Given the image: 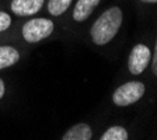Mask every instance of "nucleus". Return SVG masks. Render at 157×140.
Masks as SVG:
<instances>
[{"mask_svg":"<svg viewBox=\"0 0 157 140\" xmlns=\"http://www.w3.org/2000/svg\"><path fill=\"white\" fill-rule=\"evenodd\" d=\"M122 24V11L119 7H111L101 14L91 27V38L97 45H105L117 35Z\"/></svg>","mask_w":157,"mask_h":140,"instance_id":"nucleus-1","label":"nucleus"},{"mask_svg":"<svg viewBox=\"0 0 157 140\" xmlns=\"http://www.w3.org/2000/svg\"><path fill=\"white\" fill-rule=\"evenodd\" d=\"M53 23L48 18H34L23 27V36L27 42L35 44L52 34Z\"/></svg>","mask_w":157,"mask_h":140,"instance_id":"nucleus-2","label":"nucleus"},{"mask_svg":"<svg viewBox=\"0 0 157 140\" xmlns=\"http://www.w3.org/2000/svg\"><path fill=\"white\" fill-rule=\"evenodd\" d=\"M144 91H146V88H144L143 83L129 81L117 88V91L112 95V100H114V104L119 105V107H126V105L139 101L143 97Z\"/></svg>","mask_w":157,"mask_h":140,"instance_id":"nucleus-3","label":"nucleus"},{"mask_svg":"<svg viewBox=\"0 0 157 140\" xmlns=\"http://www.w3.org/2000/svg\"><path fill=\"white\" fill-rule=\"evenodd\" d=\"M150 49L147 46L137 44L133 49H132L131 55H129V60H128V67L131 70L132 74H140L144 69L147 67L149 62H150Z\"/></svg>","mask_w":157,"mask_h":140,"instance_id":"nucleus-4","label":"nucleus"},{"mask_svg":"<svg viewBox=\"0 0 157 140\" xmlns=\"http://www.w3.org/2000/svg\"><path fill=\"white\" fill-rule=\"evenodd\" d=\"M44 0H13L11 10L17 16H31L39 11Z\"/></svg>","mask_w":157,"mask_h":140,"instance_id":"nucleus-5","label":"nucleus"},{"mask_svg":"<svg viewBox=\"0 0 157 140\" xmlns=\"http://www.w3.org/2000/svg\"><path fill=\"white\" fill-rule=\"evenodd\" d=\"M100 0H78L76 3L73 18L76 21H84L90 17V14L94 11V9L98 6Z\"/></svg>","mask_w":157,"mask_h":140,"instance_id":"nucleus-6","label":"nucleus"},{"mask_svg":"<svg viewBox=\"0 0 157 140\" xmlns=\"http://www.w3.org/2000/svg\"><path fill=\"white\" fill-rule=\"evenodd\" d=\"M93 137V132L87 123H77L69 129L62 139L63 140H90Z\"/></svg>","mask_w":157,"mask_h":140,"instance_id":"nucleus-7","label":"nucleus"},{"mask_svg":"<svg viewBox=\"0 0 157 140\" xmlns=\"http://www.w3.org/2000/svg\"><path fill=\"white\" fill-rule=\"evenodd\" d=\"M20 60V53L13 46H0V70L16 65Z\"/></svg>","mask_w":157,"mask_h":140,"instance_id":"nucleus-8","label":"nucleus"},{"mask_svg":"<svg viewBox=\"0 0 157 140\" xmlns=\"http://www.w3.org/2000/svg\"><path fill=\"white\" fill-rule=\"evenodd\" d=\"M70 3H72V0H49L48 10L53 16H60L69 9Z\"/></svg>","mask_w":157,"mask_h":140,"instance_id":"nucleus-9","label":"nucleus"},{"mask_svg":"<svg viewBox=\"0 0 157 140\" xmlns=\"http://www.w3.org/2000/svg\"><path fill=\"white\" fill-rule=\"evenodd\" d=\"M126 139H128V132L122 126L109 127L101 137V140H126Z\"/></svg>","mask_w":157,"mask_h":140,"instance_id":"nucleus-10","label":"nucleus"},{"mask_svg":"<svg viewBox=\"0 0 157 140\" xmlns=\"http://www.w3.org/2000/svg\"><path fill=\"white\" fill-rule=\"evenodd\" d=\"M11 24V18H10L9 14H6L4 11H0V32L7 29Z\"/></svg>","mask_w":157,"mask_h":140,"instance_id":"nucleus-11","label":"nucleus"},{"mask_svg":"<svg viewBox=\"0 0 157 140\" xmlns=\"http://www.w3.org/2000/svg\"><path fill=\"white\" fill-rule=\"evenodd\" d=\"M151 67H153V73L157 76V41H156V48H154V56H153V62H151Z\"/></svg>","mask_w":157,"mask_h":140,"instance_id":"nucleus-12","label":"nucleus"},{"mask_svg":"<svg viewBox=\"0 0 157 140\" xmlns=\"http://www.w3.org/2000/svg\"><path fill=\"white\" fill-rule=\"evenodd\" d=\"M3 95H4V83H3V80L0 78V100H2Z\"/></svg>","mask_w":157,"mask_h":140,"instance_id":"nucleus-13","label":"nucleus"},{"mask_svg":"<svg viewBox=\"0 0 157 140\" xmlns=\"http://www.w3.org/2000/svg\"><path fill=\"white\" fill-rule=\"evenodd\" d=\"M144 3H157V0H142Z\"/></svg>","mask_w":157,"mask_h":140,"instance_id":"nucleus-14","label":"nucleus"}]
</instances>
